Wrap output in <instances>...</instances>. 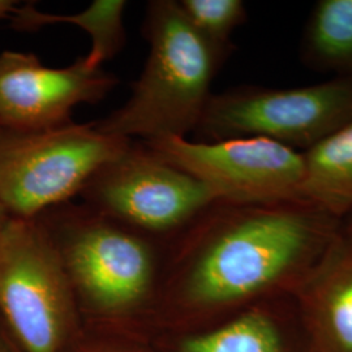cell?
<instances>
[{
	"label": "cell",
	"mask_w": 352,
	"mask_h": 352,
	"mask_svg": "<svg viewBox=\"0 0 352 352\" xmlns=\"http://www.w3.org/2000/svg\"><path fill=\"white\" fill-rule=\"evenodd\" d=\"M342 226L311 202L217 201L180 234L168 294L182 312L204 322L292 296Z\"/></svg>",
	"instance_id": "6da1fadb"
},
{
	"label": "cell",
	"mask_w": 352,
	"mask_h": 352,
	"mask_svg": "<svg viewBox=\"0 0 352 352\" xmlns=\"http://www.w3.org/2000/svg\"><path fill=\"white\" fill-rule=\"evenodd\" d=\"M142 34L149 54L128 101L96 126L107 135L151 142L195 132L227 52L189 24L177 0H151Z\"/></svg>",
	"instance_id": "7a4b0ae2"
},
{
	"label": "cell",
	"mask_w": 352,
	"mask_h": 352,
	"mask_svg": "<svg viewBox=\"0 0 352 352\" xmlns=\"http://www.w3.org/2000/svg\"><path fill=\"white\" fill-rule=\"evenodd\" d=\"M131 141L103 133L94 122L32 132L0 129V202L11 217L36 219L78 196Z\"/></svg>",
	"instance_id": "3957f363"
},
{
	"label": "cell",
	"mask_w": 352,
	"mask_h": 352,
	"mask_svg": "<svg viewBox=\"0 0 352 352\" xmlns=\"http://www.w3.org/2000/svg\"><path fill=\"white\" fill-rule=\"evenodd\" d=\"M37 219L52 240L72 289L88 302L123 309L153 289L157 264L148 235L82 202H64Z\"/></svg>",
	"instance_id": "277c9868"
},
{
	"label": "cell",
	"mask_w": 352,
	"mask_h": 352,
	"mask_svg": "<svg viewBox=\"0 0 352 352\" xmlns=\"http://www.w3.org/2000/svg\"><path fill=\"white\" fill-rule=\"evenodd\" d=\"M352 122V75L296 88L241 87L212 94L199 141L272 140L308 151Z\"/></svg>",
	"instance_id": "5b68a950"
},
{
	"label": "cell",
	"mask_w": 352,
	"mask_h": 352,
	"mask_svg": "<svg viewBox=\"0 0 352 352\" xmlns=\"http://www.w3.org/2000/svg\"><path fill=\"white\" fill-rule=\"evenodd\" d=\"M78 196L97 213L148 236L183 234L218 201L200 180L135 140L103 164Z\"/></svg>",
	"instance_id": "8992f818"
},
{
	"label": "cell",
	"mask_w": 352,
	"mask_h": 352,
	"mask_svg": "<svg viewBox=\"0 0 352 352\" xmlns=\"http://www.w3.org/2000/svg\"><path fill=\"white\" fill-rule=\"evenodd\" d=\"M72 286L47 231L10 217L0 230V312L28 352H58Z\"/></svg>",
	"instance_id": "52a82bcc"
},
{
	"label": "cell",
	"mask_w": 352,
	"mask_h": 352,
	"mask_svg": "<svg viewBox=\"0 0 352 352\" xmlns=\"http://www.w3.org/2000/svg\"><path fill=\"white\" fill-rule=\"evenodd\" d=\"M168 164L196 177L217 200L236 205L304 201L302 151L263 138L145 142Z\"/></svg>",
	"instance_id": "ba28073f"
},
{
	"label": "cell",
	"mask_w": 352,
	"mask_h": 352,
	"mask_svg": "<svg viewBox=\"0 0 352 352\" xmlns=\"http://www.w3.org/2000/svg\"><path fill=\"white\" fill-rule=\"evenodd\" d=\"M119 84L116 76L93 67L85 56L63 68L41 63L30 52L0 54V129L43 131L74 123V109L100 103Z\"/></svg>",
	"instance_id": "9c48e42d"
},
{
	"label": "cell",
	"mask_w": 352,
	"mask_h": 352,
	"mask_svg": "<svg viewBox=\"0 0 352 352\" xmlns=\"http://www.w3.org/2000/svg\"><path fill=\"white\" fill-rule=\"evenodd\" d=\"M292 296L312 352H352V230L344 223Z\"/></svg>",
	"instance_id": "30bf717a"
},
{
	"label": "cell",
	"mask_w": 352,
	"mask_h": 352,
	"mask_svg": "<svg viewBox=\"0 0 352 352\" xmlns=\"http://www.w3.org/2000/svg\"><path fill=\"white\" fill-rule=\"evenodd\" d=\"M177 352H312L294 296L252 304L184 337Z\"/></svg>",
	"instance_id": "8fae6325"
},
{
	"label": "cell",
	"mask_w": 352,
	"mask_h": 352,
	"mask_svg": "<svg viewBox=\"0 0 352 352\" xmlns=\"http://www.w3.org/2000/svg\"><path fill=\"white\" fill-rule=\"evenodd\" d=\"M302 200L344 221L352 215V122L302 151Z\"/></svg>",
	"instance_id": "7c38bea8"
},
{
	"label": "cell",
	"mask_w": 352,
	"mask_h": 352,
	"mask_svg": "<svg viewBox=\"0 0 352 352\" xmlns=\"http://www.w3.org/2000/svg\"><path fill=\"white\" fill-rule=\"evenodd\" d=\"M124 0H94L81 12L58 14L39 11L36 6L17 7L11 25L17 30L33 32L55 24H74L88 33L91 49L87 60L93 67H102L124 49L126 42Z\"/></svg>",
	"instance_id": "4fadbf2b"
},
{
	"label": "cell",
	"mask_w": 352,
	"mask_h": 352,
	"mask_svg": "<svg viewBox=\"0 0 352 352\" xmlns=\"http://www.w3.org/2000/svg\"><path fill=\"white\" fill-rule=\"evenodd\" d=\"M304 54L322 71L352 75V0H320L304 36Z\"/></svg>",
	"instance_id": "5bb4252c"
},
{
	"label": "cell",
	"mask_w": 352,
	"mask_h": 352,
	"mask_svg": "<svg viewBox=\"0 0 352 352\" xmlns=\"http://www.w3.org/2000/svg\"><path fill=\"white\" fill-rule=\"evenodd\" d=\"M189 24L219 50L232 49L230 37L247 20L241 0H177Z\"/></svg>",
	"instance_id": "9a60e30c"
},
{
	"label": "cell",
	"mask_w": 352,
	"mask_h": 352,
	"mask_svg": "<svg viewBox=\"0 0 352 352\" xmlns=\"http://www.w3.org/2000/svg\"><path fill=\"white\" fill-rule=\"evenodd\" d=\"M17 1L13 0H0V21L6 19H12L13 14L17 11Z\"/></svg>",
	"instance_id": "2e32d148"
},
{
	"label": "cell",
	"mask_w": 352,
	"mask_h": 352,
	"mask_svg": "<svg viewBox=\"0 0 352 352\" xmlns=\"http://www.w3.org/2000/svg\"><path fill=\"white\" fill-rule=\"evenodd\" d=\"M10 217H11V215L8 214V212L6 210V208H4V206L1 205V202H0V230L6 225V222L8 221Z\"/></svg>",
	"instance_id": "e0dca14e"
},
{
	"label": "cell",
	"mask_w": 352,
	"mask_h": 352,
	"mask_svg": "<svg viewBox=\"0 0 352 352\" xmlns=\"http://www.w3.org/2000/svg\"><path fill=\"white\" fill-rule=\"evenodd\" d=\"M343 223H344V226L347 227V228L352 230V215H350L349 218H346V219L343 221Z\"/></svg>",
	"instance_id": "ac0fdd59"
}]
</instances>
